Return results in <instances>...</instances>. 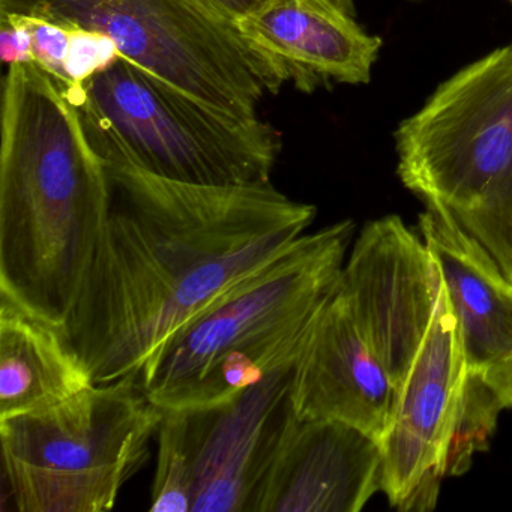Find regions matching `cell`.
I'll use <instances>...</instances> for the list:
<instances>
[{"label": "cell", "mask_w": 512, "mask_h": 512, "mask_svg": "<svg viewBox=\"0 0 512 512\" xmlns=\"http://www.w3.org/2000/svg\"><path fill=\"white\" fill-rule=\"evenodd\" d=\"M293 368L215 406L164 410L152 512H251L295 416Z\"/></svg>", "instance_id": "obj_8"}, {"label": "cell", "mask_w": 512, "mask_h": 512, "mask_svg": "<svg viewBox=\"0 0 512 512\" xmlns=\"http://www.w3.org/2000/svg\"><path fill=\"white\" fill-rule=\"evenodd\" d=\"M395 148L404 187L512 283V44L443 82Z\"/></svg>", "instance_id": "obj_4"}, {"label": "cell", "mask_w": 512, "mask_h": 512, "mask_svg": "<svg viewBox=\"0 0 512 512\" xmlns=\"http://www.w3.org/2000/svg\"><path fill=\"white\" fill-rule=\"evenodd\" d=\"M68 28V26H67ZM71 29L70 55H68V85L62 91L71 92L80 88L86 80L106 70L116 59L121 58L118 47L109 38L98 32Z\"/></svg>", "instance_id": "obj_17"}, {"label": "cell", "mask_w": 512, "mask_h": 512, "mask_svg": "<svg viewBox=\"0 0 512 512\" xmlns=\"http://www.w3.org/2000/svg\"><path fill=\"white\" fill-rule=\"evenodd\" d=\"M467 362L457 319L440 287L427 337L395 395L380 440L382 491L400 511H431L466 385Z\"/></svg>", "instance_id": "obj_9"}, {"label": "cell", "mask_w": 512, "mask_h": 512, "mask_svg": "<svg viewBox=\"0 0 512 512\" xmlns=\"http://www.w3.org/2000/svg\"><path fill=\"white\" fill-rule=\"evenodd\" d=\"M91 385L64 329L0 302V419L56 406Z\"/></svg>", "instance_id": "obj_15"}, {"label": "cell", "mask_w": 512, "mask_h": 512, "mask_svg": "<svg viewBox=\"0 0 512 512\" xmlns=\"http://www.w3.org/2000/svg\"><path fill=\"white\" fill-rule=\"evenodd\" d=\"M233 25L239 26L245 20L262 13L274 0H209Z\"/></svg>", "instance_id": "obj_20"}, {"label": "cell", "mask_w": 512, "mask_h": 512, "mask_svg": "<svg viewBox=\"0 0 512 512\" xmlns=\"http://www.w3.org/2000/svg\"><path fill=\"white\" fill-rule=\"evenodd\" d=\"M100 157L197 185L269 182L280 152L271 125L208 106L124 58L64 92Z\"/></svg>", "instance_id": "obj_5"}, {"label": "cell", "mask_w": 512, "mask_h": 512, "mask_svg": "<svg viewBox=\"0 0 512 512\" xmlns=\"http://www.w3.org/2000/svg\"><path fill=\"white\" fill-rule=\"evenodd\" d=\"M164 410L137 377L0 419L4 476L20 512H106L149 460Z\"/></svg>", "instance_id": "obj_6"}, {"label": "cell", "mask_w": 512, "mask_h": 512, "mask_svg": "<svg viewBox=\"0 0 512 512\" xmlns=\"http://www.w3.org/2000/svg\"><path fill=\"white\" fill-rule=\"evenodd\" d=\"M382 448L337 419L293 416L251 512H358L382 491Z\"/></svg>", "instance_id": "obj_11"}, {"label": "cell", "mask_w": 512, "mask_h": 512, "mask_svg": "<svg viewBox=\"0 0 512 512\" xmlns=\"http://www.w3.org/2000/svg\"><path fill=\"white\" fill-rule=\"evenodd\" d=\"M0 58L8 67L34 62L31 34L19 16L0 14Z\"/></svg>", "instance_id": "obj_19"}, {"label": "cell", "mask_w": 512, "mask_h": 512, "mask_svg": "<svg viewBox=\"0 0 512 512\" xmlns=\"http://www.w3.org/2000/svg\"><path fill=\"white\" fill-rule=\"evenodd\" d=\"M508 2H509V4H511V5H512V0H508Z\"/></svg>", "instance_id": "obj_23"}, {"label": "cell", "mask_w": 512, "mask_h": 512, "mask_svg": "<svg viewBox=\"0 0 512 512\" xmlns=\"http://www.w3.org/2000/svg\"><path fill=\"white\" fill-rule=\"evenodd\" d=\"M355 229L344 220L305 233L182 326L137 376L149 401L161 410L215 406L295 367Z\"/></svg>", "instance_id": "obj_3"}, {"label": "cell", "mask_w": 512, "mask_h": 512, "mask_svg": "<svg viewBox=\"0 0 512 512\" xmlns=\"http://www.w3.org/2000/svg\"><path fill=\"white\" fill-rule=\"evenodd\" d=\"M503 409L505 404L485 380L484 371L467 370L460 413L446 457V476L464 475L472 466L473 457L488 449Z\"/></svg>", "instance_id": "obj_16"}, {"label": "cell", "mask_w": 512, "mask_h": 512, "mask_svg": "<svg viewBox=\"0 0 512 512\" xmlns=\"http://www.w3.org/2000/svg\"><path fill=\"white\" fill-rule=\"evenodd\" d=\"M103 161L109 220L64 328L95 385L139 376L182 326L292 247L317 215L271 182L187 184Z\"/></svg>", "instance_id": "obj_1"}, {"label": "cell", "mask_w": 512, "mask_h": 512, "mask_svg": "<svg viewBox=\"0 0 512 512\" xmlns=\"http://www.w3.org/2000/svg\"><path fill=\"white\" fill-rule=\"evenodd\" d=\"M19 17L31 34L34 64L46 71L64 89L68 85L71 29L40 17Z\"/></svg>", "instance_id": "obj_18"}, {"label": "cell", "mask_w": 512, "mask_h": 512, "mask_svg": "<svg viewBox=\"0 0 512 512\" xmlns=\"http://www.w3.org/2000/svg\"><path fill=\"white\" fill-rule=\"evenodd\" d=\"M110 214L106 164L61 86L8 67L0 151V302L64 329Z\"/></svg>", "instance_id": "obj_2"}, {"label": "cell", "mask_w": 512, "mask_h": 512, "mask_svg": "<svg viewBox=\"0 0 512 512\" xmlns=\"http://www.w3.org/2000/svg\"><path fill=\"white\" fill-rule=\"evenodd\" d=\"M439 268L397 215L365 224L337 283L356 326L395 389L406 379L439 301Z\"/></svg>", "instance_id": "obj_10"}, {"label": "cell", "mask_w": 512, "mask_h": 512, "mask_svg": "<svg viewBox=\"0 0 512 512\" xmlns=\"http://www.w3.org/2000/svg\"><path fill=\"white\" fill-rule=\"evenodd\" d=\"M484 376L502 398L506 409H512V353L484 370Z\"/></svg>", "instance_id": "obj_21"}, {"label": "cell", "mask_w": 512, "mask_h": 512, "mask_svg": "<svg viewBox=\"0 0 512 512\" xmlns=\"http://www.w3.org/2000/svg\"><path fill=\"white\" fill-rule=\"evenodd\" d=\"M418 230L457 319L467 370H487L512 353V283L433 212L419 215Z\"/></svg>", "instance_id": "obj_14"}, {"label": "cell", "mask_w": 512, "mask_h": 512, "mask_svg": "<svg viewBox=\"0 0 512 512\" xmlns=\"http://www.w3.org/2000/svg\"><path fill=\"white\" fill-rule=\"evenodd\" d=\"M0 14L103 34L121 58L239 119L287 82L209 0H0Z\"/></svg>", "instance_id": "obj_7"}, {"label": "cell", "mask_w": 512, "mask_h": 512, "mask_svg": "<svg viewBox=\"0 0 512 512\" xmlns=\"http://www.w3.org/2000/svg\"><path fill=\"white\" fill-rule=\"evenodd\" d=\"M395 395L388 371L362 337L335 286L293 367L296 416L337 419L380 443Z\"/></svg>", "instance_id": "obj_12"}, {"label": "cell", "mask_w": 512, "mask_h": 512, "mask_svg": "<svg viewBox=\"0 0 512 512\" xmlns=\"http://www.w3.org/2000/svg\"><path fill=\"white\" fill-rule=\"evenodd\" d=\"M410 2H424V0H410Z\"/></svg>", "instance_id": "obj_22"}, {"label": "cell", "mask_w": 512, "mask_h": 512, "mask_svg": "<svg viewBox=\"0 0 512 512\" xmlns=\"http://www.w3.org/2000/svg\"><path fill=\"white\" fill-rule=\"evenodd\" d=\"M238 28L305 92L367 85L382 50V40L359 25L352 0H274Z\"/></svg>", "instance_id": "obj_13"}]
</instances>
